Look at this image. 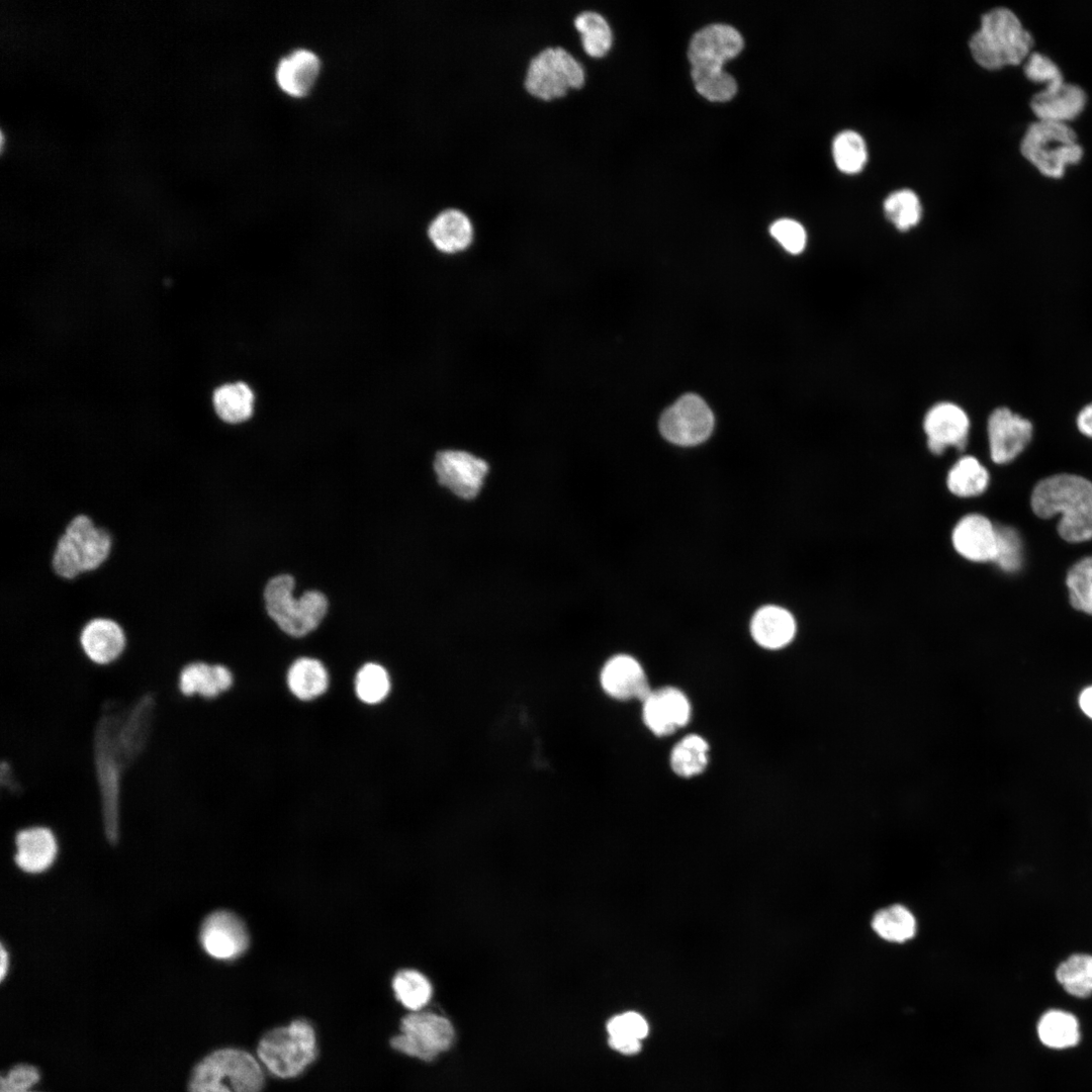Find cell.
I'll use <instances>...</instances> for the list:
<instances>
[{"mask_svg":"<svg viewBox=\"0 0 1092 1092\" xmlns=\"http://www.w3.org/2000/svg\"><path fill=\"white\" fill-rule=\"evenodd\" d=\"M1031 508L1042 519L1061 516L1059 534L1069 542L1092 538V482L1072 474L1039 481L1031 494Z\"/></svg>","mask_w":1092,"mask_h":1092,"instance_id":"1","label":"cell"},{"mask_svg":"<svg viewBox=\"0 0 1092 1092\" xmlns=\"http://www.w3.org/2000/svg\"><path fill=\"white\" fill-rule=\"evenodd\" d=\"M1033 44L1032 35L1016 14L1005 7L985 13L979 30L970 39L975 61L988 70L1022 63L1030 55Z\"/></svg>","mask_w":1092,"mask_h":1092,"instance_id":"2","label":"cell"},{"mask_svg":"<svg viewBox=\"0 0 1092 1092\" xmlns=\"http://www.w3.org/2000/svg\"><path fill=\"white\" fill-rule=\"evenodd\" d=\"M264 1069L258 1059L237 1048L215 1050L193 1067L187 1092H262Z\"/></svg>","mask_w":1092,"mask_h":1092,"instance_id":"3","label":"cell"},{"mask_svg":"<svg viewBox=\"0 0 1092 1092\" xmlns=\"http://www.w3.org/2000/svg\"><path fill=\"white\" fill-rule=\"evenodd\" d=\"M317 1056L313 1026L299 1018L266 1032L257 1046V1057L272 1076L290 1079L302 1074Z\"/></svg>","mask_w":1092,"mask_h":1092,"instance_id":"4","label":"cell"},{"mask_svg":"<svg viewBox=\"0 0 1092 1092\" xmlns=\"http://www.w3.org/2000/svg\"><path fill=\"white\" fill-rule=\"evenodd\" d=\"M294 586L293 576L279 574L268 580L263 596L267 613L279 628L290 636L301 637L317 628L329 602L320 590H307L296 600Z\"/></svg>","mask_w":1092,"mask_h":1092,"instance_id":"5","label":"cell"},{"mask_svg":"<svg viewBox=\"0 0 1092 1092\" xmlns=\"http://www.w3.org/2000/svg\"><path fill=\"white\" fill-rule=\"evenodd\" d=\"M586 82L583 64L563 47H547L533 56L526 69L524 88L533 98L551 102L581 89Z\"/></svg>","mask_w":1092,"mask_h":1092,"instance_id":"6","label":"cell"},{"mask_svg":"<svg viewBox=\"0 0 1092 1092\" xmlns=\"http://www.w3.org/2000/svg\"><path fill=\"white\" fill-rule=\"evenodd\" d=\"M1022 156L1043 176L1059 179L1067 166L1082 160L1083 148L1068 123L1037 120L1031 123L1020 143Z\"/></svg>","mask_w":1092,"mask_h":1092,"instance_id":"7","label":"cell"},{"mask_svg":"<svg viewBox=\"0 0 1092 1092\" xmlns=\"http://www.w3.org/2000/svg\"><path fill=\"white\" fill-rule=\"evenodd\" d=\"M453 1038L454 1029L446 1017L415 1011L401 1019L400 1033L390 1039V1045L404 1055L429 1062L447 1051Z\"/></svg>","mask_w":1092,"mask_h":1092,"instance_id":"8","label":"cell"},{"mask_svg":"<svg viewBox=\"0 0 1092 1092\" xmlns=\"http://www.w3.org/2000/svg\"><path fill=\"white\" fill-rule=\"evenodd\" d=\"M433 472L440 486L461 500L476 498L485 484L489 464L467 450L446 448L435 453Z\"/></svg>","mask_w":1092,"mask_h":1092,"instance_id":"9","label":"cell"},{"mask_svg":"<svg viewBox=\"0 0 1092 1092\" xmlns=\"http://www.w3.org/2000/svg\"><path fill=\"white\" fill-rule=\"evenodd\" d=\"M714 415L697 394L680 396L659 419V432L669 443L695 446L705 442L714 429Z\"/></svg>","mask_w":1092,"mask_h":1092,"instance_id":"10","label":"cell"},{"mask_svg":"<svg viewBox=\"0 0 1092 1092\" xmlns=\"http://www.w3.org/2000/svg\"><path fill=\"white\" fill-rule=\"evenodd\" d=\"M198 938L204 952L218 961H233L249 946L244 922L228 910L208 914L200 925Z\"/></svg>","mask_w":1092,"mask_h":1092,"instance_id":"11","label":"cell"},{"mask_svg":"<svg viewBox=\"0 0 1092 1092\" xmlns=\"http://www.w3.org/2000/svg\"><path fill=\"white\" fill-rule=\"evenodd\" d=\"M743 49L741 34L727 24H711L694 34L688 57L693 69L722 70Z\"/></svg>","mask_w":1092,"mask_h":1092,"instance_id":"12","label":"cell"},{"mask_svg":"<svg viewBox=\"0 0 1092 1092\" xmlns=\"http://www.w3.org/2000/svg\"><path fill=\"white\" fill-rule=\"evenodd\" d=\"M642 703V719L656 736H667L685 727L692 714L688 697L674 687L651 690Z\"/></svg>","mask_w":1092,"mask_h":1092,"instance_id":"13","label":"cell"},{"mask_svg":"<svg viewBox=\"0 0 1092 1092\" xmlns=\"http://www.w3.org/2000/svg\"><path fill=\"white\" fill-rule=\"evenodd\" d=\"M426 235L432 247L446 256L468 251L477 238L471 216L458 207L438 211L427 223Z\"/></svg>","mask_w":1092,"mask_h":1092,"instance_id":"14","label":"cell"},{"mask_svg":"<svg viewBox=\"0 0 1092 1092\" xmlns=\"http://www.w3.org/2000/svg\"><path fill=\"white\" fill-rule=\"evenodd\" d=\"M990 455L995 463L1013 460L1029 443L1031 423L1007 407L994 410L988 419Z\"/></svg>","mask_w":1092,"mask_h":1092,"instance_id":"15","label":"cell"},{"mask_svg":"<svg viewBox=\"0 0 1092 1092\" xmlns=\"http://www.w3.org/2000/svg\"><path fill=\"white\" fill-rule=\"evenodd\" d=\"M927 446L934 454H941L947 447L964 449L970 430V420L958 404L943 401L931 406L923 421Z\"/></svg>","mask_w":1092,"mask_h":1092,"instance_id":"16","label":"cell"},{"mask_svg":"<svg viewBox=\"0 0 1092 1092\" xmlns=\"http://www.w3.org/2000/svg\"><path fill=\"white\" fill-rule=\"evenodd\" d=\"M600 682L608 696L619 701L643 702L651 692L642 665L628 654L609 658L601 669Z\"/></svg>","mask_w":1092,"mask_h":1092,"instance_id":"17","label":"cell"},{"mask_svg":"<svg viewBox=\"0 0 1092 1092\" xmlns=\"http://www.w3.org/2000/svg\"><path fill=\"white\" fill-rule=\"evenodd\" d=\"M85 656L96 664H109L120 657L127 645L123 627L115 620L96 617L89 620L79 635Z\"/></svg>","mask_w":1092,"mask_h":1092,"instance_id":"18","label":"cell"},{"mask_svg":"<svg viewBox=\"0 0 1092 1092\" xmlns=\"http://www.w3.org/2000/svg\"><path fill=\"white\" fill-rule=\"evenodd\" d=\"M951 542L956 551L968 560L994 561L997 546L996 527L985 516L967 515L954 526Z\"/></svg>","mask_w":1092,"mask_h":1092,"instance_id":"19","label":"cell"},{"mask_svg":"<svg viewBox=\"0 0 1092 1092\" xmlns=\"http://www.w3.org/2000/svg\"><path fill=\"white\" fill-rule=\"evenodd\" d=\"M1086 103L1085 91L1064 81L1036 93L1030 100V108L1037 120L1067 123L1082 113Z\"/></svg>","mask_w":1092,"mask_h":1092,"instance_id":"20","label":"cell"},{"mask_svg":"<svg viewBox=\"0 0 1092 1092\" xmlns=\"http://www.w3.org/2000/svg\"><path fill=\"white\" fill-rule=\"evenodd\" d=\"M64 533L76 548L83 573L96 570L107 560L112 548L111 536L88 516L74 517Z\"/></svg>","mask_w":1092,"mask_h":1092,"instance_id":"21","label":"cell"},{"mask_svg":"<svg viewBox=\"0 0 1092 1092\" xmlns=\"http://www.w3.org/2000/svg\"><path fill=\"white\" fill-rule=\"evenodd\" d=\"M16 866L26 874H40L49 870L58 854V842L53 831L43 826L19 830L15 835Z\"/></svg>","mask_w":1092,"mask_h":1092,"instance_id":"22","label":"cell"},{"mask_svg":"<svg viewBox=\"0 0 1092 1092\" xmlns=\"http://www.w3.org/2000/svg\"><path fill=\"white\" fill-rule=\"evenodd\" d=\"M321 61L311 51L299 49L282 58L276 68V82L287 95L305 97L321 74Z\"/></svg>","mask_w":1092,"mask_h":1092,"instance_id":"23","label":"cell"},{"mask_svg":"<svg viewBox=\"0 0 1092 1092\" xmlns=\"http://www.w3.org/2000/svg\"><path fill=\"white\" fill-rule=\"evenodd\" d=\"M749 630L758 646L768 650H778L792 642L797 626L794 616L788 610L776 605H766L753 614Z\"/></svg>","mask_w":1092,"mask_h":1092,"instance_id":"24","label":"cell"},{"mask_svg":"<svg viewBox=\"0 0 1092 1092\" xmlns=\"http://www.w3.org/2000/svg\"><path fill=\"white\" fill-rule=\"evenodd\" d=\"M232 685L233 674L222 664L189 662L183 665L178 674V689L185 697L198 695L206 699L215 698Z\"/></svg>","mask_w":1092,"mask_h":1092,"instance_id":"25","label":"cell"},{"mask_svg":"<svg viewBox=\"0 0 1092 1092\" xmlns=\"http://www.w3.org/2000/svg\"><path fill=\"white\" fill-rule=\"evenodd\" d=\"M582 53L593 60L606 58L614 46V31L608 18L597 10L586 9L573 19Z\"/></svg>","mask_w":1092,"mask_h":1092,"instance_id":"26","label":"cell"},{"mask_svg":"<svg viewBox=\"0 0 1092 1092\" xmlns=\"http://www.w3.org/2000/svg\"><path fill=\"white\" fill-rule=\"evenodd\" d=\"M255 396L244 382L228 383L217 387L212 394V405L220 421L237 425L249 420L253 414Z\"/></svg>","mask_w":1092,"mask_h":1092,"instance_id":"27","label":"cell"},{"mask_svg":"<svg viewBox=\"0 0 1092 1092\" xmlns=\"http://www.w3.org/2000/svg\"><path fill=\"white\" fill-rule=\"evenodd\" d=\"M290 692L302 701L323 695L329 686V676L323 663L313 658L302 657L290 666L287 673Z\"/></svg>","mask_w":1092,"mask_h":1092,"instance_id":"28","label":"cell"},{"mask_svg":"<svg viewBox=\"0 0 1092 1092\" xmlns=\"http://www.w3.org/2000/svg\"><path fill=\"white\" fill-rule=\"evenodd\" d=\"M871 925L879 937L893 943H904L912 939L917 930L914 914L906 906L900 904L891 905L876 912Z\"/></svg>","mask_w":1092,"mask_h":1092,"instance_id":"29","label":"cell"},{"mask_svg":"<svg viewBox=\"0 0 1092 1092\" xmlns=\"http://www.w3.org/2000/svg\"><path fill=\"white\" fill-rule=\"evenodd\" d=\"M1040 1041L1051 1049L1062 1050L1075 1046L1080 1040L1079 1022L1070 1012L1052 1009L1043 1013L1037 1023Z\"/></svg>","mask_w":1092,"mask_h":1092,"instance_id":"30","label":"cell"},{"mask_svg":"<svg viewBox=\"0 0 1092 1092\" xmlns=\"http://www.w3.org/2000/svg\"><path fill=\"white\" fill-rule=\"evenodd\" d=\"M709 743L698 734H689L681 738L671 749L670 767L681 778L701 775L709 762Z\"/></svg>","mask_w":1092,"mask_h":1092,"instance_id":"31","label":"cell"},{"mask_svg":"<svg viewBox=\"0 0 1092 1092\" xmlns=\"http://www.w3.org/2000/svg\"><path fill=\"white\" fill-rule=\"evenodd\" d=\"M947 487L951 493L961 497L976 496L983 493L989 483L987 469L973 456L962 457L947 474Z\"/></svg>","mask_w":1092,"mask_h":1092,"instance_id":"32","label":"cell"},{"mask_svg":"<svg viewBox=\"0 0 1092 1092\" xmlns=\"http://www.w3.org/2000/svg\"><path fill=\"white\" fill-rule=\"evenodd\" d=\"M1056 978L1065 991L1078 998L1092 995V956L1076 953L1060 964Z\"/></svg>","mask_w":1092,"mask_h":1092,"instance_id":"33","label":"cell"},{"mask_svg":"<svg viewBox=\"0 0 1092 1092\" xmlns=\"http://www.w3.org/2000/svg\"><path fill=\"white\" fill-rule=\"evenodd\" d=\"M392 989L396 999L408 1010L421 1011L431 1000L432 985L421 972L413 969L401 970L392 980Z\"/></svg>","mask_w":1092,"mask_h":1092,"instance_id":"34","label":"cell"},{"mask_svg":"<svg viewBox=\"0 0 1092 1092\" xmlns=\"http://www.w3.org/2000/svg\"><path fill=\"white\" fill-rule=\"evenodd\" d=\"M886 217L901 232L915 226L922 214V207L917 195L902 189L891 193L884 201Z\"/></svg>","mask_w":1092,"mask_h":1092,"instance_id":"35","label":"cell"},{"mask_svg":"<svg viewBox=\"0 0 1092 1092\" xmlns=\"http://www.w3.org/2000/svg\"><path fill=\"white\" fill-rule=\"evenodd\" d=\"M832 152L837 168L847 174L859 172L867 161L864 141L853 130L838 133L833 141Z\"/></svg>","mask_w":1092,"mask_h":1092,"instance_id":"36","label":"cell"},{"mask_svg":"<svg viewBox=\"0 0 1092 1092\" xmlns=\"http://www.w3.org/2000/svg\"><path fill=\"white\" fill-rule=\"evenodd\" d=\"M692 79L697 91L710 101L730 100L737 91L734 78L722 70L693 69Z\"/></svg>","mask_w":1092,"mask_h":1092,"instance_id":"37","label":"cell"},{"mask_svg":"<svg viewBox=\"0 0 1092 1092\" xmlns=\"http://www.w3.org/2000/svg\"><path fill=\"white\" fill-rule=\"evenodd\" d=\"M1066 583L1072 607L1092 615V557H1086L1073 565L1068 572Z\"/></svg>","mask_w":1092,"mask_h":1092,"instance_id":"38","label":"cell"},{"mask_svg":"<svg viewBox=\"0 0 1092 1092\" xmlns=\"http://www.w3.org/2000/svg\"><path fill=\"white\" fill-rule=\"evenodd\" d=\"M390 690V679L384 667L376 663H367L357 672L355 691L358 698L366 704L383 701Z\"/></svg>","mask_w":1092,"mask_h":1092,"instance_id":"39","label":"cell"},{"mask_svg":"<svg viewBox=\"0 0 1092 1092\" xmlns=\"http://www.w3.org/2000/svg\"><path fill=\"white\" fill-rule=\"evenodd\" d=\"M997 546L993 562L1004 571L1019 569L1022 562V544L1018 533L1011 527H996Z\"/></svg>","mask_w":1092,"mask_h":1092,"instance_id":"40","label":"cell"},{"mask_svg":"<svg viewBox=\"0 0 1092 1092\" xmlns=\"http://www.w3.org/2000/svg\"><path fill=\"white\" fill-rule=\"evenodd\" d=\"M1023 72L1028 80L1034 83H1044L1045 87L1064 82L1058 65L1048 56L1040 53H1030L1024 64Z\"/></svg>","mask_w":1092,"mask_h":1092,"instance_id":"41","label":"cell"},{"mask_svg":"<svg viewBox=\"0 0 1092 1092\" xmlns=\"http://www.w3.org/2000/svg\"><path fill=\"white\" fill-rule=\"evenodd\" d=\"M39 1080L40 1073L35 1066L16 1064L1 1076L0 1092H38L33 1087Z\"/></svg>","mask_w":1092,"mask_h":1092,"instance_id":"42","label":"cell"},{"mask_svg":"<svg viewBox=\"0 0 1092 1092\" xmlns=\"http://www.w3.org/2000/svg\"><path fill=\"white\" fill-rule=\"evenodd\" d=\"M769 232L780 245L791 254L801 253L806 246V232L803 225L794 219H779L770 225Z\"/></svg>","mask_w":1092,"mask_h":1092,"instance_id":"43","label":"cell"},{"mask_svg":"<svg viewBox=\"0 0 1092 1092\" xmlns=\"http://www.w3.org/2000/svg\"><path fill=\"white\" fill-rule=\"evenodd\" d=\"M648 1023L639 1013L624 1012L613 1016L607 1023L609 1036L628 1037L642 1040L648 1034Z\"/></svg>","mask_w":1092,"mask_h":1092,"instance_id":"44","label":"cell"},{"mask_svg":"<svg viewBox=\"0 0 1092 1092\" xmlns=\"http://www.w3.org/2000/svg\"><path fill=\"white\" fill-rule=\"evenodd\" d=\"M609 1044L613 1050L628 1056L641 1050V1040L636 1038L609 1036Z\"/></svg>","mask_w":1092,"mask_h":1092,"instance_id":"45","label":"cell"},{"mask_svg":"<svg viewBox=\"0 0 1092 1092\" xmlns=\"http://www.w3.org/2000/svg\"><path fill=\"white\" fill-rule=\"evenodd\" d=\"M1077 426L1081 433L1092 438V402L1080 411Z\"/></svg>","mask_w":1092,"mask_h":1092,"instance_id":"46","label":"cell"},{"mask_svg":"<svg viewBox=\"0 0 1092 1092\" xmlns=\"http://www.w3.org/2000/svg\"><path fill=\"white\" fill-rule=\"evenodd\" d=\"M1079 705L1082 711L1092 719V687L1086 688L1080 695Z\"/></svg>","mask_w":1092,"mask_h":1092,"instance_id":"47","label":"cell"},{"mask_svg":"<svg viewBox=\"0 0 1092 1092\" xmlns=\"http://www.w3.org/2000/svg\"><path fill=\"white\" fill-rule=\"evenodd\" d=\"M9 952L5 945L1 943L0 946V979L3 981L9 970Z\"/></svg>","mask_w":1092,"mask_h":1092,"instance_id":"48","label":"cell"}]
</instances>
